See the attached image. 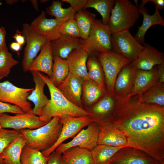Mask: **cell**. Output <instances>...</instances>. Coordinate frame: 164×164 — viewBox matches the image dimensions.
<instances>
[{
	"label": "cell",
	"mask_w": 164,
	"mask_h": 164,
	"mask_svg": "<svg viewBox=\"0 0 164 164\" xmlns=\"http://www.w3.org/2000/svg\"><path fill=\"white\" fill-rule=\"evenodd\" d=\"M111 43L112 51L123 56L131 62L136 60L144 48L132 35L129 30L112 34Z\"/></svg>",
	"instance_id": "cell-7"
},
{
	"label": "cell",
	"mask_w": 164,
	"mask_h": 164,
	"mask_svg": "<svg viewBox=\"0 0 164 164\" xmlns=\"http://www.w3.org/2000/svg\"><path fill=\"white\" fill-rule=\"evenodd\" d=\"M96 123L99 128L97 145L115 147L126 146L127 140L125 135L111 121Z\"/></svg>",
	"instance_id": "cell-15"
},
{
	"label": "cell",
	"mask_w": 164,
	"mask_h": 164,
	"mask_svg": "<svg viewBox=\"0 0 164 164\" xmlns=\"http://www.w3.org/2000/svg\"><path fill=\"white\" fill-rule=\"evenodd\" d=\"M0 164H5L2 160L0 157Z\"/></svg>",
	"instance_id": "cell-51"
},
{
	"label": "cell",
	"mask_w": 164,
	"mask_h": 164,
	"mask_svg": "<svg viewBox=\"0 0 164 164\" xmlns=\"http://www.w3.org/2000/svg\"><path fill=\"white\" fill-rule=\"evenodd\" d=\"M88 56V53L81 47L72 51L66 59L69 73L83 78L84 80L89 79L87 67Z\"/></svg>",
	"instance_id": "cell-22"
},
{
	"label": "cell",
	"mask_w": 164,
	"mask_h": 164,
	"mask_svg": "<svg viewBox=\"0 0 164 164\" xmlns=\"http://www.w3.org/2000/svg\"><path fill=\"white\" fill-rule=\"evenodd\" d=\"M46 123L32 112L16 114L13 116L5 114H0V125L3 128H10L19 131L23 129H34Z\"/></svg>",
	"instance_id": "cell-12"
},
{
	"label": "cell",
	"mask_w": 164,
	"mask_h": 164,
	"mask_svg": "<svg viewBox=\"0 0 164 164\" xmlns=\"http://www.w3.org/2000/svg\"><path fill=\"white\" fill-rule=\"evenodd\" d=\"M135 4V5L137 6V7H138V0H134Z\"/></svg>",
	"instance_id": "cell-50"
},
{
	"label": "cell",
	"mask_w": 164,
	"mask_h": 164,
	"mask_svg": "<svg viewBox=\"0 0 164 164\" xmlns=\"http://www.w3.org/2000/svg\"><path fill=\"white\" fill-rule=\"evenodd\" d=\"M49 158L39 150L26 145L22 149L20 160L22 164H46Z\"/></svg>",
	"instance_id": "cell-36"
},
{
	"label": "cell",
	"mask_w": 164,
	"mask_h": 164,
	"mask_svg": "<svg viewBox=\"0 0 164 164\" xmlns=\"http://www.w3.org/2000/svg\"><path fill=\"white\" fill-rule=\"evenodd\" d=\"M39 74L47 85L50 96L49 103L42 109L39 116L41 121L47 123L55 117L61 118L67 116L73 117L92 116L90 112L73 104L66 98L52 83L48 76L40 72Z\"/></svg>",
	"instance_id": "cell-2"
},
{
	"label": "cell",
	"mask_w": 164,
	"mask_h": 164,
	"mask_svg": "<svg viewBox=\"0 0 164 164\" xmlns=\"http://www.w3.org/2000/svg\"><path fill=\"white\" fill-rule=\"evenodd\" d=\"M46 164H64L61 154L54 151L49 155V158Z\"/></svg>",
	"instance_id": "cell-42"
},
{
	"label": "cell",
	"mask_w": 164,
	"mask_h": 164,
	"mask_svg": "<svg viewBox=\"0 0 164 164\" xmlns=\"http://www.w3.org/2000/svg\"><path fill=\"white\" fill-rule=\"evenodd\" d=\"M22 34L26 42L22 66L24 71L26 72L29 71L32 61L38 53L47 42L42 36L35 32L29 24L27 23L23 24Z\"/></svg>",
	"instance_id": "cell-11"
},
{
	"label": "cell",
	"mask_w": 164,
	"mask_h": 164,
	"mask_svg": "<svg viewBox=\"0 0 164 164\" xmlns=\"http://www.w3.org/2000/svg\"><path fill=\"white\" fill-rule=\"evenodd\" d=\"M21 135L19 130L0 128V155L4 150Z\"/></svg>",
	"instance_id": "cell-38"
},
{
	"label": "cell",
	"mask_w": 164,
	"mask_h": 164,
	"mask_svg": "<svg viewBox=\"0 0 164 164\" xmlns=\"http://www.w3.org/2000/svg\"><path fill=\"white\" fill-rule=\"evenodd\" d=\"M18 2L17 0H6V3L9 5H12Z\"/></svg>",
	"instance_id": "cell-49"
},
{
	"label": "cell",
	"mask_w": 164,
	"mask_h": 164,
	"mask_svg": "<svg viewBox=\"0 0 164 164\" xmlns=\"http://www.w3.org/2000/svg\"><path fill=\"white\" fill-rule=\"evenodd\" d=\"M34 89L19 87L8 80L0 82V101L15 105L25 113L31 112L32 105L27 97Z\"/></svg>",
	"instance_id": "cell-8"
},
{
	"label": "cell",
	"mask_w": 164,
	"mask_h": 164,
	"mask_svg": "<svg viewBox=\"0 0 164 164\" xmlns=\"http://www.w3.org/2000/svg\"><path fill=\"white\" fill-rule=\"evenodd\" d=\"M95 17V14L86 9L76 12L74 19L79 29L80 38L85 40L88 38Z\"/></svg>",
	"instance_id": "cell-30"
},
{
	"label": "cell",
	"mask_w": 164,
	"mask_h": 164,
	"mask_svg": "<svg viewBox=\"0 0 164 164\" xmlns=\"http://www.w3.org/2000/svg\"><path fill=\"white\" fill-rule=\"evenodd\" d=\"M84 81L83 78L69 73L57 88L70 102L83 108L81 97Z\"/></svg>",
	"instance_id": "cell-17"
},
{
	"label": "cell",
	"mask_w": 164,
	"mask_h": 164,
	"mask_svg": "<svg viewBox=\"0 0 164 164\" xmlns=\"http://www.w3.org/2000/svg\"><path fill=\"white\" fill-rule=\"evenodd\" d=\"M63 2L62 0L53 1L51 5L46 9V13L61 21H66L74 18L76 12L70 6L67 8H63Z\"/></svg>",
	"instance_id": "cell-34"
},
{
	"label": "cell",
	"mask_w": 164,
	"mask_h": 164,
	"mask_svg": "<svg viewBox=\"0 0 164 164\" xmlns=\"http://www.w3.org/2000/svg\"><path fill=\"white\" fill-rule=\"evenodd\" d=\"M69 73L66 60L56 56H53L52 74L49 78L52 83L58 87L66 78Z\"/></svg>",
	"instance_id": "cell-32"
},
{
	"label": "cell",
	"mask_w": 164,
	"mask_h": 164,
	"mask_svg": "<svg viewBox=\"0 0 164 164\" xmlns=\"http://www.w3.org/2000/svg\"><path fill=\"white\" fill-rule=\"evenodd\" d=\"M63 154L64 164H94L91 151L86 149L75 147Z\"/></svg>",
	"instance_id": "cell-27"
},
{
	"label": "cell",
	"mask_w": 164,
	"mask_h": 164,
	"mask_svg": "<svg viewBox=\"0 0 164 164\" xmlns=\"http://www.w3.org/2000/svg\"><path fill=\"white\" fill-rule=\"evenodd\" d=\"M111 122L125 135L127 146L164 162V107L124 97L117 99Z\"/></svg>",
	"instance_id": "cell-1"
},
{
	"label": "cell",
	"mask_w": 164,
	"mask_h": 164,
	"mask_svg": "<svg viewBox=\"0 0 164 164\" xmlns=\"http://www.w3.org/2000/svg\"><path fill=\"white\" fill-rule=\"evenodd\" d=\"M162 163L145 152L134 147L125 146L118 151L109 164H161Z\"/></svg>",
	"instance_id": "cell-13"
},
{
	"label": "cell",
	"mask_w": 164,
	"mask_h": 164,
	"mask_svg": "<svg viewBox=\"0 0 164 164\" xmlns=\"http://www.w3.org/2000/svg\"><path fill=\"white\" fill-rule=\"evenodd\" d=\"M111 35L108 26L96 19L88 38L82 39L81 47L89 56H97L100 53L112 51Z\"/></svg>",
	"instance_id": "cell-5"
},
{
	"label": "cell",
	"mask_w": 164,
	"mask_h": 164,
	"mask_svg": "<svg viewBox=\"0 0 164 164\" xmlns=\"http://www.w3.org/2000/svg\"><path fill=\"white\" fill-rule=\"evenodd\" d=\"M157 73L159 82L164 83V62L157 66Z\"/></svg>",
	"instance_id": "cell-45"
},
{
	"label": "cell",
	"mask_w": 164,
	"mask_h": 164,
	"mask_svg": "<svg viewBox=\"0 0 164 164\" xmlns=\"http://www.w3.org/2000/svg\"><path fill=\"white\" fill-rule=\"evenodd\" d=\"M53 57L50 42H47L43 45L39 54L32 61L29 71L43 72L47 74L49 78L51 77Z\"/></svg>",
	"instance_id": "cell-23"
},
{
	"label": "cell",
	"mask_w": 164,
	"mask_h": 164,
	"mask_svg": "<svg viewBox=\"0 0 164 164\" xmlns=\"http://www.w3.org/2000/svg\"><path fill=\"white\" fill-rule=\"evenodd\" d=\"M19 63V62L12 57L7 47L0 50V80L7 77L12 68Z\"/></svg>",
	"instance_id": "cell-37"
},
{
	"label": "cell",
	"mask_w": 164,
	"mask_h": 164,
	"mask_svg": "<svg viewBox=\"0 0 164 164\" xmlns=\"http://www.w3.org/2000/svg\"><path fill=\"white\" fill-rule=\"evenodd\" d=\"M82 92L84 101L88 105L95 104L108 94L106 89L102 88L90 79L84 80Z\"/></svg>",
	"instance_id": "cell-28"
},
{
	"label": "cell",
	"mask_w": 164,
	"mask_h": 164,
	"mask_svg": "<svg viewBox=\"0 0 164 164\" xmlns=\"http://www.w3.org/2000/svg\"><path fill=\"white\" fill-rule=\"evenodd\" d=\"M59 31L62 36L65 35L80 38L79 29L74 18L63 22L60 26Z\"/></svg>",
	"instance_id": "cell-39"
},
{
	"label": "cell",
	"mask_w": 164,
	"mask_h": 164,
	"mask_svg": "<svg viewBox=\"0 0 164 164\" xmlns=\"http://www.w3.org/2000/svg\"><path fill=\"white\" fill-rule=\"evenodd\" d=\"M157 66L150 70H137L134 86L126 97L140 96L159 82L157 73Z\"/></svg>",
	"instance_id": "cell-19"
},
{
	"label": "cell",
	"mask_w": 164,
	"mask_h": 164,
	"mask_svg": "<svg viewBox=\"0 0 164 164\" xmlns=\"http://www.w3.org/2000/svg\"><path fill=\"white\" fill-rule=\"evenodd\" d=\"M138 7L128 0H115L109 20L108 26L111 34L129 30L139 19Z\"/></svg>",
	"instance_id": "cell-4"
},
{
	"label": "cell",
	"mask_w": 164,
	"mask_h": 164,
	"mask_svg": "<svg viewBox=\"0 0 164 164\" xmlns=\"http://www.w3.org/2000/svg\"><path fill=\"white\" fill-rule=\"evenodd\" d=\"M154 13L150 15L144 6L140 5L138 8L140 14L143 16V20L142 25L138 27L137 32L134 37L141 45L145 43V36L149 29L156 25H160L164 26V19L161 16L158 9L155 6Z\"/></svg>",
	"instance_id": "cell-24"
},
{
	"label": "cell",
	"mask_w": 164,
	"mask_h": 164,
	"mask_svg": "<svg viewBox=\"0 0 164 164\" xmlns=\"http://www.w3.org/2000/svg\"><path fill=\"white\" fill-rule=\"evenodd\" d=\"M124 147L97 145L91 151L94 164H109L114 154Z\"/></svg>",
	"instance_id": "cell-31"
},
{
	"label": "cell",
	"mask_w": 164,
	"mask_h": 164,
	"mask_svg": "<svg viewBox=\"0 0 164 164\" xmlns=\"http://www.w3.org/2000/svg\"><path fill=\"white\" fill-rule=\"evenodd\" d=\"M13 37L15 39L16 42L21 46L23 45L25 43L24 37L22 35V32H20L19 30L17 31L13 35Z\"/></svg>",
	"instance_id": "cell-46"
},
{
	"label": "cell",
	"mask_w": 164,
	"mask_h": 164,
	"mask_svg": "<svg viewBox=\"0 0 164 164\" xmlns=\"http://www.w3.org/2000/svg\"><path fill=\"white\" fill-rule=\"evenodd\" d=\"M62 126L60 117H55L38 128L19 131L25 138L26 145L42 152L49 149L55 144Z\"/></svg>",
	"instance_id": "cell-3"
},
{
	"label": "cell",
	"mask_w": 164,
	"mask_h": 164,
	"mask_svg": "<svg viewBox=\"0 0 164 164\" xmlns=\"http://www.w3.org/2000/svg\"><path fill=\"white\" fill-rule=\"evenodd\" d=\"M26 145L25 139L21 134L4 150L0 157L5 164H22L21 155Z\"/></svg>",
	"instance_id": "cell-26"
},
{
	"label": "cell",
	"mask_w": 164,
	"mask_h": 164,
	"mask_svg": "<svg viewBox=\"0 0 164 164\" xmlns=\"http://www.w3.org/2000/svg\"><path fill=\"white\" fill-rule=\"evenodd\" d=\"M64 21L55 18L48 19L46 17V12L42 11L30 25L35 32L42 36L47 42H51L62 36L59 29Z\"/></svg>",
	"instance_id": "cell-14"
},
{
	"label": "cell",
	"mask_w": 164,
	"mask_h": 164,
	"mask_svg": "<svg viewBox=\"0 0 164 164\" xmlns=\"http://www.w3.org/2000/svg\"><path fill=\"white\" fill-rule=\"evenodd\" d=\"M5 113L16 114H22L24 112L19 107L15 105L0 101V114Z\"/></svg>",
	"instance_id": "cell-40"
},
{
	"label": "cell",
	"mask_w": 164,
	"mask_h": 164,
	"mask_svg": "<svg viewBox=\"0 0 164 164\" xmlns=\"http://www.w3.org/2000/svg\"><path fill=\"white\" fill-rule=\"evenodd\" d=\"M63 2L69 3L70 7L76 12L83 9L86 4L87 0H62Z\"/></svg>",
	"instance_id": "cell-41"
},
{
	"label": "cell",
	"mask_w": 164,
	"mask_h": 164,
	"mask_svg": "<svg viewBox=\"0 0 164 164\" xmlns=\"http://www.w3.org/2000/svg\"><path fill=\"white\" fill-rule=\"evenodd\" d=\"M137 70L131 63L121 69L116 79L114 87V95L117 99L130 93L135 83Z\"/></svg>",
	"instance_id": "cell-18"
},
{
	"label": "cell",
	"mask_w": 164,
	"mask_h": 164,
	"mask_svg": "<svg viewBox=\"0 0 164 164\" xmlns=\"http://www.w3.org/2000/svg\"><path fill=\"white\" fill-rule=\"evenodd\" d=\"M117 101L114 95L107 94L94 104L91 113L94 121H111Z\"/></svg>",
	"instance_id": "cell-20"
},
{
	"label": "cell",
	"mask_w": 164,
	"mask_h": 164,
	"mask_svg": "<svg viewBox=\"0 0 164 164\" xmlns=\"http://www.w3.org/2000/svg\"><path fill=\"white\" fill-rule=\"evenodd\" d=\"M21 46L16 42H12L10 45V48L12 50L18 53L21 49Z\"/></svg>",
	"instance_id": "cell-47"
},
{
	"label": "cell",
	"mask_w": 164,
	"mask_h": 164,
	"mask_svg": "<svg viewBox=\"0 0 164 164\" xmlns=\"http://www.w3.org/2000/svg\"><path fill=\"white\" fill-rule=\"evenodd\" d=\"M89 78L96 82L102 88L106 89L101 65L96 56L89 55L87 62Z\"/></svg>",
	"instance_id": "cell-35"
},
{
	"label": "cell",
	"mask_w": 164,
	"mask_h": 164,
	"mask_svg": "<svg viewBox=\"0 0 164 164\" xmlns=\"http://www.w3.org/2000/svg\"><path fill=\"white\" fill-rule=\"evenodd\" d=\"M30 72L35 84V87L31 94L28 97L27 100L32 102L34 104L32 113L39 116L42 109L48 104L50 99L44 93V87L46 84L41 77L39 72Z\"/></svg>",
	"instance_id": "cell-21"
},
{
	"label": "cell",
	"mask_w": 164,
	"mask_h": 164,
	"mask_svg": "<svg viewBox=\"0 0 164 164\" xmlns=\"http://www.w3.org/2000/svg\"><path fill=\"white\" fill-rule=\"evenodd\" d=\"M6 32L3 26H0V50L7 47L5 37Z\"/></svg>",
	"instance_id": "cell-44"
},
{
	"label": "cell",
	"mask_w": 164,
	"mask_h": 164,
	"mask_svg": "<svg viewBox=\"0 0 164 164\" xmlns=\"http://www.w3.org/2000/svg\"><path fill=\"white\" fill-rule=\"evenodd\" d=\"M81 40L80 38L64 35L50 42L53 56L66 59L72 51L81 47Z\"/></svg>",
	"instance_id": "cell-25"
},
{
	"label": "cell",
	"mask_w": 164,
	"mask_h": 164,
	"mask_svg": "<svg viewBox=\"0 0 164 164\" xmlns=\"http://www.w3.org/2000/svg\"><path fill=\"white\" fill-rule=\"evenodd\" d=\"M138 99L143 103L164 107V83L158 82L156 83L142 95L138 96Z\"/></svg>",
	"instance_id": "cell-29"
},
{
	"label": "cell",
	"mask_w": 164,
	"mask_h": 164,
	"mask_svg": "<svg viewBox=\"0 0 164 164\" xmlns=\"http://www.w3.org/2000/svg\"><path fill=\"white\" fill-rule=\"evenodd\" d=\"M152 2L155 5L158 10H162L164 8V0H142L140 5L145 6L148 2Z\"/></svg>",
	"instance_id": "cell-43"
},
{
	"label": "cell",
	"mask_w": 164,
	"mask_h": 164,
	"mask_svg": "<svg viewBox=\"0 0 164 164\" xmlns=\"http://www.w3.org/2000/svg\"><path fill=\"white\" fill-rule=\"evenodd\" d=\"M97 56L104 73L107 93L114 95V84L118 73L124 67L131 62L112 51L100 53Z\"/></svg>",
	"instance_id": "cell-6"
},
{
	"label": "cell",
	"mask_w": 164,
	"mask_h": 164,
	"mask_svg": "<svg viewBox=\"0 0 164 164\" xmlns=\"http://www.w3.org/2000/svg\"><path fill=\"white\" fill-rule=\"evenodd\" d=\"M60 121L62 126L57 140L51 148L42 152L46 157L49 156L63 142L72 137L82 128L94 121V120L92 116L90 115L79 117L67 116L60 118Z\"/></svg>",
	"instance_id": "cell-9"
},
{
	"label": "cell",
	"mask_w": 164,
	"mask_h": 164,
	"mask_svg": "<svg viewBox=\"0 0 164 164\" xmlns=\"http://www.w3.org/2000/svg\"><path fill=\"white\" fill-rule=\"evenodd\" d=\"M137 58L131 63L137 70H150L164 62V54L156 48L145 43Z\"/></svg>",
	"instance_id": "cell-16"
},
{
	"label": "cell",
	"mask_w": 164,
	"mask_h": 164,
	"mask_svg": "<svg viewBox=\"0 0 164 164\" xmlns=\"http://www.w3.org/2000/svg\"><path fill=\"white\" fill-rule=\"evenodd\" d=\"M1 128V125H0V128Z\"/></svg>",
	"instance_id": "cell-53"
},
{
	"label": "cell",
	"mask_w": 164,
	"mask_h": 164,
	"mask_svg": "<svg viewBox=\"0 0 164 164\" xmlns=\"http://www.w3.org/2000/svg\"><path fill=\"white\" fill-rule=\"evenodd\" d=\"M32 4L33 7L37 11H38V1L36 0H30Z\"/></svg>",
	"instance_id": "cell-48"
},
{
	"label": "cell",
	"mask_w": 164,
	"mask_h": 164,
	"mask_svg": "<svg viewBox=\"0 0 164 164\" xmlns=\"http://www.w3.org/2000/svg\"><path fill=\"white\" fill-rule=\"evenodd\" d=\"M161 164H164V162L162 163Z\"/></svg>",
	"instance_id": "cell-52"
},
{
	"label": "cell",
	"mask_w": 164,
	"mask_h": 164,
	"mask_svg": "<svg viewBox=\"0 0 164 164\" xmlns=\"http://www.w3.org/2000/svg\"><path fill=\"white\" fill-rule=\"evenodd\" d=\"M99 133L98 125L93 121L86 129H82L71 141L60 144L55 151L61 154L67 150L75 147L91 151L97 145Z\"/></svg>",
	"instance_id": "cell-10"
},
{
	"label": "cell",
	"mask_w": 164,
	"mask_h": 164,
	"mask_svg": "<svg viewBox=\"0 0 164 164\" xmlns=\"http://www.w3.org/2000/svg\"><path fill=\"white\" fill-rule=\"evenodd\" d=\"M115 3V0H87L83 9L89 8L96 10L102 17V23L108 25L111 11Z\"/></svg>",
	"instance_id": "cell-33"
}]
</instances>
